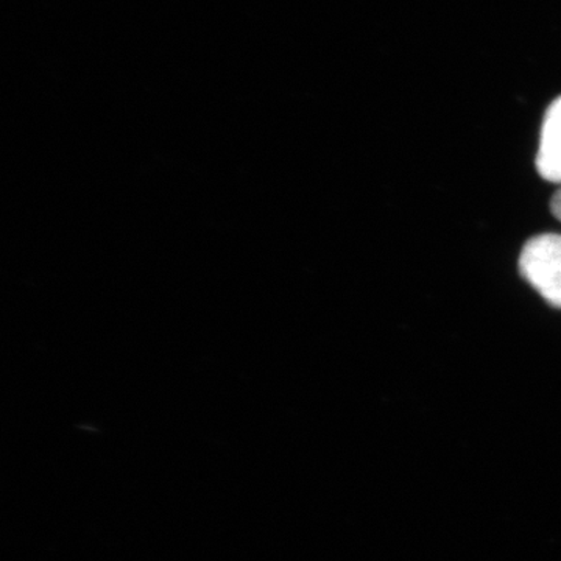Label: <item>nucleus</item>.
Masks as SVG:
<instances>
[{"instance_id": "7ed1b4c3", "label": "nucleus", "mask_w": 561, "mask_h": 561, "mask_svg": "<svg viewBox=\"0 0 561 561\" xmlns=\"http://www.w3.org/2000/svg\"><path fill=\"white\" fill-rule=\"evenodd\" d=\"M551 209L553 216H556V219H559L561 221V190L557 191L556 194H553Z\"/></svg>"}, {"instance_id": "f257e3e1", "label": "nucleus", "mask_w": 561, "mask_h": 561, "mask_svg": "<svg viewBox=\"0 0 561 561\" xmlns=\"http://www.w3.org/2000/svg\"><path fill=\"white\" fill-rule=\"evenodd\" d=\"M523 278L553 308L561 309V234H540L519 256Z\"/></svg>"}, {"instance_id": "f03ea898", "label": "nucleus", "mask_w": 561, "mask_h": 561, "mask_svg": "<svg viewBox=\"0 0 561 561\" xmlns=\"http://www.w3.org/2000/svg\"><path fill=\"white\" fill-rule=\"evenodd\" d=\"M537 169L541 179L561 184V98L556 99L546 111Z\"/></svg>"}]
</instances>
